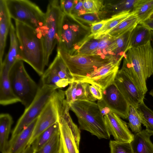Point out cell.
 Segmentation results:
<instances>
[{"mask_svg":"<svg viewBox=\"0 0 153 153\" xmlns=\"http://www.w3.org/2000/svg\"><path fill=\"white\" fill-rule=\"evenodd\" d=\"M68 105L70 110L77 117L81 129L90 132L100 139H109L111 135L97 103L84 100L76 101Z\"/></svg>","mask_w":153,"mask_h":153,"instance_id":"cell-3","label":"cell"},{"mask_svg":"<svg viewBox=\"0 0 153 153\" xmlns=\"http://www.w3.org/2000/svg\"><path fill=\"white\" fill-rule=\"evenodd\" d=\"M60 144L59 130L39 150L35 153H58Z\"/></svg>","mask_w":153,"mask_h":153,"instance_id":"cell-34","label":"cell"},{"mask_svg":"<svg viewBox=\"0 0 153 153\" xmlns=\"http://www.w3.org/2000/svg\"><path fill=\"white\" fill-rule=\"evenodd\" d=\"M56 102L60 134L58 153H79L80 131L70 115L69 105L63 96L58 97Z\"/></svg>","mask_w":153,"mask_h":153,"instance_id":"cell-4","label":"cell"},{"mask_svg":"<svg viewBox=\"0 0 153 153\" xmlns=\"http://www.w3.org/2000/svg\"><path fill=\"white\" fill-rule=\"evenodd\" d=\"M107 19L92 24L91 27V35L94 36L100 30L104 27L106 23Z\"/></svg>","mask_w":153,"mask_h":153,"instance_id":"cell-42","label":"cell"},{"mask_svg":"<svg viewBox=\"0 0 153 153\" xmlns=\"http://www.w3.org/2000/svg\"><path fill=\"white\" fill-rule=\"evenodd\" d=\"M101 100L111 112L127 119L129 105L114 82L103 90Z\"/></svg>","mask_w":153,"mask_h":153,"instance_id":"cell-13","label":"cell"},{"mask_svg":"<svg viewBox=\"0 0 153 153\" xmlns=\"http://www.w3.org/2000/svg\"><path fill=\"white\" fill-rule=\"evenodd\" d=\"M15 23L19 59L27 63L42 76L46 65L41 33L19 22L15 21Z\"/></svg>","mask_w":153,"mask_h":153,"instance_id":"cell-1","label":"cell"},{"mask_svg":"<svg viewBox=\"0 0 153 153\" xmlns=\"http://www.w3.org/2000/svg\"><path fill=\"white\" fill-rule=\"evenodd\" d=\"M91 27L64 13L60 24L57 49L74 55L91 34Z\"/></svg>","mask_w":153,"mask_h":153,"instance_id":"cell-5","label":"cell"},{"mask_svg":"<svg viewBox=\"0 0 153 153\" xmlns=\"http://www.w3.org/2000/svg\"><path fill=\"white\" fill-rule=\"evenodd\" d=\"M11 18L40 32L44 26L45 13L39 6L27 0H5Z\"/></svg>","mask_w":153,"mask_h":153,"instance_id":"cell-8","label":"cell"},{"mask_svg":"<svg viewBox=\"0 0 153 153\" xmlns=\"http://www.w3.org/2000/svg\"><path fill=\"white\" fill-rule=\"evenodd\" d=\"M103 90L99 86L94 84H90L89 87L88 100L94 102L102 99Z\"/></svg>","mask_w":153,"mask_h":153,"instance_id":"cell-39","label":"cell"},{"mask_svg":"<svg viewBox=\"0 0 153 153\" xmlns=\"http://www.w3.org/2000/svg\"><path fill=\"white\" fill-rule=\"evenodd\" d=\"M104 118L108 132L115 140L130 143L132 140L134 134L129 130L127 123L118 115L110 111Z\"/></svg>","mask_w":153,"mask_h":153,"instance_id":"cell-15","label":"cell"},{"mask_svg":"<svg viewBox=\"0 0 153 153\" xmlns=\"http://www.w3.org/2000/svg\"><path fill=\"white\" fill-rule=\"evenodd\" d=\"M59 130L58 121L42 132L31 145L35 152L41 149Z\"/></svg>","mask_w":153,"mask_h":153,"instance_id":"cell-29","label":"cell"},{"mask_svg":"<svg viewBox=\"0 0 153 153\" xmlns=\"http://www.w3.org/2000/svg\"><path fill=\"white\" fill-rule=\"evenodd\" d=\"M57 89L55 87L42 85L31 103L25 111L18 120L13 130L11 138L21 132L37 118Z\"/></svg>","mask_w":153,"mask_h":153,"instance_id":"cell-10","label":"cell"},{"mask_svg":"<svg viewBox=\"0 0 153 153\" xmlns=\"http://www.w3.org/2000/svg\"><path fill=\"white\" fill-rule=\"evenodd\" d=\"M10 46L8 53L0 66L9 70L18 59H19V42L15 28L12 23L10 30Z\"/></svg>","mask_w":153,"mask_h":153,"instance_id":"cell-24","label":"cell"},{"mask_svg":"<svg viewBox=\"0 0 153 153\" xmlns=\"http://www.w3.org/2000/svg\"><path fill=\"white\" fill-rule=\"evenodd\" d=\"M121 60L112 61L77 81L97 85L103 90L114 82Z\"/></svg>","mask_w":153,"mask_h":153,"instance_id":"cell-14","label":"cell"},{"mask_svg":"<svg viewBox=\"0 0 153 153\" xmlns=\"http://www.w3.org/2000/svg\"><path fill=\"white\" fill-rule=\"evenodd\" d=\"M152 31L140 24L132 30L129 41L128 50L140 46L151 41Z\"/></svg>","mask_w":153,"mask_h":153,"instance_id":"cell-25","label":"cell"},{"mask_svg":"<svg viewBox=\"0 0 153 153\" xmlns=\"http://www.w3.org/2000/svg\"><path fill=\"white\" fill-rule=\"evenodd\" d=\"M140 1V0H122L110 1L109 2L105 1L101 13L105 17L106 14H112V16L124 12H134Z\"/></svg>","mask_w":153,"mask_h":153,"instance_id":"cell-22","label":"cell"},{"mask_svg":"<svg viewBox=\"0 0 153 153\" xmlns=\"http://www.w3.org/2000/svg\"><path fill=\"white\" fill-rule=\"evenodd\" d=\"M21 153H35L31 145H28Z\"/></svg>","mask_w":153,"mask_h":153,"instance_id":"cell-44","label":"cell"},{"mask_svg":"<svg viewBox=\"0 0 153 153\" xmlns=\"http://www.w3.org/2000/svg\"><path fill=\"white\" fill-rule=\"evenodd\" d=\"M71 16L79 22L90 26L93 24L104 19L101 13H86Z\"/></svg>","mask_w":153,"mask_h":153,"instance_id":"cell-35","label":"cell"},{"mask_svg":"<svg viewBox=\"0 0 153 153\" xmlns=\"http://www.w3.org/2000/svg\"><path fill=\"white\" fill-rule=\"evenodd\" d=\"M134 13V12H124L114 15L108 18L105 26L94 36V37L99 38L105 35L110 30Z\"/></svg>","mask_w":153,"mask_h":153,"instance_id":"cell-28","label":"cell"},{"mask_svg":"<svg viewBox=\"0 0 153 153\" xmlns=\"http://www.w3.org/2000/svg\"><path fill=\"white\" fill-rule=\"evenodd\" d=\"M0 64L3 58L7 34L12 24L5 0H0Z\"/></svg>","mask_w":153,"mask_h":153,"instance_id":"cell-19","label":"cell"},{"mask_svg":"<svg viewBox=\"0 0 153 153\" xmlns=\"http://www.w3.org/2000/svg\"><path fill=\"white\" fill-rule=\"evenodd\" d=\"M109 146L110 153H133L130 143L111 140Z\"/></svg>","mask_w":153,"mask_h":153,"instance_id":"cell-37","label":"cell"},{"mask_svg":"<svg viewBox=\"0 0 153 153\" xmlns=\"http://www.w3.org/2000/svg\"><path fill=\"white\" fill-rule=\"evenodd\" d=\"M100 38H96L91 34L73 55H94L97 50Z\"/></svg>","mask_w":153,"mask_h":153,"instance_id":"cell-32","label":"cell"},{"mask_svg":"<svg viewBox=\"0 0 153 153\" xmlns=\"http://www.w3.org/2000/svg\"><path fill=\"white\" fill-rule=\"evenodd\" d=\"M58 110L53 95L38 117L28 145H31L42 132L58 122Z\"/></svg>","mask_w":153,"mask_h":153,"instance_id":"cell-16","label":"cell"},{"mask_svg":"<svg viewBox=\"0 0 153 153\" xmlns=\"http://www.w3.org/2000/svg\"><path fill=\"white\" fill-rule=\"evenodd\" d=\"M127 119L128 126L135 134L142 131V122L139 111L136 108L129 105Z\"/></svg>","mask_w":153,"mask_h":153,"instance_id":"cell-33","label":"cell"},{"mask_svg":"<svg viewBox=\"0 0 153 153\" xmlns=\"http://www.w3.org/2000/svg\"><path fill=\"white\" fill-rule=\"evenodd\" d=\"M151 135L146 130L134 134L130 144L133 153H153V143Z\"/></svg>","mask_w":153,"mask_h":153,"instance_id":"cell-23","label":"cell"},{"mask_svg":"<svg viewBox=\"0 0 153 153\" xmlns=\"http://www.w3.org/2000/svg\"><path fill=\"white\" fill-rule=\"evenodd\" d=\"M38 118L15 137L10 138L6 153L22 152L28 145Z\"/></svg>","mask_w":153,"mask_h":153,"instance_id":"cell-18","label":"cell"},{"mask_svg":"<svg viewBox=\"0 0 153 153\" xmlns=\"http://www.w3.org/2000/svg\"><path fill=\"white\" fill-rule=\"evenodd\" d=\"M138 24L137 18L134 13L110 30L106 35L116 39L133 30Z\"/></svg>","mask_w":153,"mask_h":153,"instance_id":"cell-27","label":"cell"},{"mask_svg":"<svg viewBox=\"0 0 153 153\" xmlns=\"http://www.w3.org/2000/svg\"><path fill=\"white\" fill-rule=\"evenodd\" d=\"M74 78L77 81L89 76L97 70L113 61V57L104 55H71L57 49Z\"/></svg>","mask_w":153,"mask_h":153,"instance_id":"cell-6","label":"cell"},{"mask_svg":"<svg viewBox=\"0 0 153 153\" xmlns=\"http://www.w3.org/2000/svg\"><path fill=\"white\" fill-rule=\"evenodd\" d=\"M9 76L14 94L27 108L34 100L40 87L29 75L21 60L18 59L11 67Z\"/></svg>","mask_w":153,"mask_h":153,"instance_id":"cell-7","label":"cell"},{"mask_svg":"<svg viewBox=\"0 0 153 153\" xmlns=\"http://www.w3.org/2000/svg\"><path fill=\"white\" fill-rule=\"evenodd\" d=\"M59 3L62 10L63 13L70 16L74 4V0H61Z\"/></svg>","mask_w":153,"mask_h":153,"instance_id":"cell-40","label":"cell"},{"mask_svg":"<svg viewBox=\"0 0 153 153\" xmlns=\"http://www.w3.org/2000/svg\"><path fill=\"white\" fill-rule=\"evenodd\" d=\"M45 13V19L41 31L44 43L46 66L49 57L59 40V33L61 20L64 14L59 1H50Z\"/></svg>","mask_w":153,"mask_h":153,"instance_id":"cell-9","label":"cell"},{"mask_svg":"<svg viewBox=\"0 0 153 153\" xmlns=\"http://www.w3.org/2000/svg\"><path fill=\"white\" fill-rule=\"evenodd\" d=\"M86 13L83 6V0H74V4L71 16L77 15Z\"/></svg>","mask_w":153,"mask_h":153,"instance_id":"cell-41","label":"cell"},{"mask_svg":"<svg viewBox=\"0 0 153 153\" xmlns=\"http://www.w3.org/2000/svg\"><path fill=\"white\" fill-rule=\"evenodd\" d=\"M13 118L8 114L0 115V151L6 153L9 141L8 137L13 123Z\"/></svg>","mask_w":153,"mask_h":153,"instance_id":"cell-26","label":"cell"},{"mask_svg":"<svg viewBox=\"0 0 153 153\" xmlns=\"http://www.w3.org/2000/svg\"><path fill=\"white\" fill-rule=\"evenodd\" d=\"M90 84L77 81H74L70 84L68 88L65 91L66 100L68 104L77 101L88 100Z\"/></svg>","mask_w":153,"mask_h":153,"instance_id":"cell-21","label":"cell"},{"mask_svg":"<svg viewBox=\"0 0 153 153\" xmlns=\"http://www.w3.org/2000/svg\"><path fill=\"white\" fill-rule=\"evenodd\" d=\"M9 70L0 66V104L3 105L20 102L13 91L9 76Z\"/></svg>","mask_w":153,"mask_h":153,"instance_id":"cell-17","label":"cell"},{"mask_svg":"<svg viewBox=\"0 0 153 153\" xmlns=\"http://www.w3.org/2000/svg\"><path fill=\"white\" fill-rule=\"evenodd\" d=\"M123 58L121 68L146 94L148 91L146 80L153 74V48L151 41L144 45L129 49Z\"/></svg>","mask_w":153,"mask_h":153,"instance_id":"cell-2","label":"cell"},{"mask_svg":"<svg viewBox=\"0 0 153 153\" xmlns=\"http://www.w3.org/2000/svg\"><path fill=\"white\" fill-rule=\"evenodd\" d=\"M137 109L142 123L146 128V130L151 136H153V111L147 106L144 101L139 104Z\"/></svg>","mask_w":153,"mask_h":153,"instance_id":"cell-30","label":"cell"},{"mask_svg":"<svg viewBox=\"0 0 153 153\" xmlns=\"http://www.w3.org/2000/svg\"><path fill=\"white\" fill-rule=\"evenodd\" d=\"M132 30L116 38L106 49L105 55L114 57L117 60H122L128 50Z\"/></svg>","mask_w":153,"mask_h":153,"instance_id":"cell-20","label":"cell"},{"mask_svg":"<svg viewBox=\"0 0 153 153\" xmlns=\"http://www.w3.org/2000/svg\"><path fill=\"white\" fill-rule=\"evenodd\" d=\"M114 82L129 105L137 108L139 104L144 101L145 94L122 68L118 71Z\"/></svg>","mask_w":153,"mask_h":153,"instance_id":"cell-12","label":"cell"},{"mask_svg":"<svg viewBox=\"0 0 153 153\" xmlns=\"http://www.w3.org/2000/svg\"><path fill=\"white\" fill-rule=\"evenodd\" d=\"M151 44L153 48V31L152 33V40L151 41ZM149 94L153 97V88L149 92Z\"/></svg>","mask_w":153,"mask_h":153,"instance_id":"cell-45","label":"cell"},{"mask_svg":"<svg viewBox=\"0 0 153 153\" xmlns=\"http://www.w3.org/2000/svg\"><path fill=\"white\" fill-rule=\"evenodd\" d=\"M140 24L153 31V19L148 18Z\"/></svg>","mask_w":153,"mask_h":153,"instance_id":"cell-43","label":"cell"},{"mask_svg":"<svg viewBox=\"0 0 153 153\" xmlns=\"http://www.w3.org/2000/svg\"><path fill=\"white\" fill-rule=\"evenodd\" d=\"M104 6V1L103 0H83V6L86 13H100L102 11Z\"/></svg>","mask_w":153,"mask_h":153,"instance_id":"cell-36","label":"cell"},{"mask_svg":"<svg viewBox=\"0 0 153 153\" xmlns=\"http://www.w3.org/2000/svg\"><path fill=\"white\" fill-rule=\"evenodd\" d=\"M74 81V78L59 53L57 54L41 78L42 85L57 89L64 88Z\"/></svg>","mask_w":153,"mask_h":153,"instance_id":"cell-11","label":"cell"},{"mask_svg":"<svg viewBox=\"0 0 153 153\" xmlns=\"http://www.w3.org/2000/svg\"><path fill=\"white\" fill-rule=\"evenodd\" d=\"M134 12L139 24L148 19L153 13V0H141Z\"/></svg>","mask_w":153,"mask_h":153,"instance_id":"cell-31","label":"cell"},{"mask_svg":"<svg viewBox=\"0 0 153 153\" xmlns=\"http://www.w3.org/2000/svg\"><path fill=\"white\" fill-rule=\"evenodd\" d=\"M149 18L153 19V13L150 16Z\"/></svg>","mask_w":153,"mask_h":153,"instance_id":"cell-46","label":"cell"},{"mask_svg":"<svg viewBox=\"0 0 153 153\" xmlns=\"http://www.w3.org/2000/svg\"><path fill=\"white\" fill-rule=\"evenodd\" d=\"M99 38H100V40L95 55L106 56L105 55L106 49L116 39L108 35H105Z\"/></svg>","mask_w":153,"mask_h":153,"instance_id":"cell-38","label":"cell"}]
</instances>
